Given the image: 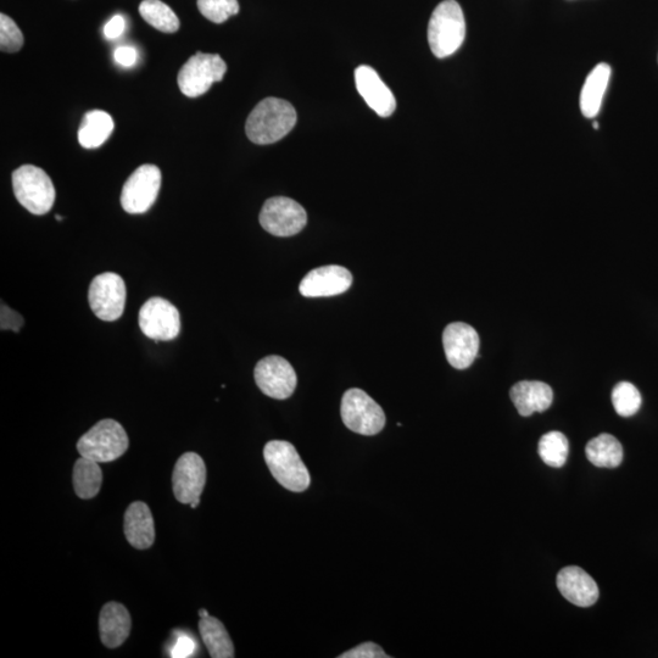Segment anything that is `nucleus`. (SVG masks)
I'll list each match as a JSON object with an SVG mask.
<instances>
[{"label":"nucleus","instance_id":"nucleus-1","mask_svg":"<svg viewBox=\"0 0 658 658\" xmlns=\"http://www.w3.org/2000/svg\"><path fill=\"white\" fill-rule=\"evenodd\" d=\"M297 111L291 103L278 98L262 100L250 113L245 132L255 144L267 146L281 141L297 124Z\"/></svg>","mask_w":658,"mask_h":658},{"label":"nucleus","instance_id":"nucleus-2","mask_svg":"<svg viewBox=\"0 0 658 658\" xmlns=\"http://www.w3.org/2000/svg\"><path fill=\"white\" fill-rule=\"evenodd\" d=\"M466 38L464 11L455 0H444L434 9L428 25V43L439 59L457 52Z\"/></svg>","mask_w":658,"mask_h":658},{"label":"nucleus","instance_id":"nucleus-3","mask_svg":"<svg viewBox=\"0 0 658 658\" xmlns=\"http://www.w3.org/2000/svg\"><path fill=\"white\" fill-rule=\"evenodd\" d=\"M264 457L272 476L283 488L300 493L310 487L308 467L300 459L293 444L284 440H272L265 446Z\"/></svg>","mask_w":658,"mask_h":658},{"label":"nucleus","instance_id":"nucleus-4","mask_svg":"<svg viewBox=\"0 0 658 658\" xmlns=\"http://www.w3.org/2000/svg\"><path fill=\"white\" fill-rule=\"evenodd\" d=\"M13 188L18 202L33 215L48 214L57 197L46 171L33 165H24L14 171Z\"/></svg>","mask_w":658,"mask_h":658},{"label":"nucleus","instance_id":"nucleus-5","mask_svg":"<svg viewBox=\"0 0 658 658\" xmlns=\"http://www.w3.org/2000/svg\"><path fill=\"white\" fill-rule=\"evenodd\" d=\"M127 433L119 422L103 420L93 426L78 440L77 450L81 456L99 462H111L120 459L128 449Z\"/></svg>","mask_w":658,"mask_h":658},{"label":"nucleus","instance_id":"nucleus-6","mask_svg":"<svg viewBox=\"0 0 658 658\" xmlns=\"http://www.w3.org/2000/svg\"><path fill=\"white\" fill-rule=\"evenodd\" d=\"M340 415L344 425L361 436H376L386 426V414L364 390L349 389L344 394Z\"/></svg>","mask_w":658,"mask_h":658},{"label":"nucleus","instance_id":"nucleus-7","mask_svg":"<svg viewBox=\"0 0 658 658\" xmlns=\"http://www.w3.org/2000/svg\"><path fill=\"white\" fill-rule=\"evenodd\" d=\"M227 65L220 55L198 52L182 66L178 74V87L184 96H203L215 82L222 81Z\"/></svg>","mask_w":658,"mask_h":658},{"label":"nucleus","instance_id":"nucleus-8","mask_svg":"<svg viewBox=\"0 0 658 658\" xmlns=\"http://www.w3.org/2000/svg\"><path fill=\"white\" fill-rule=\"evenodd\" d=\"M161 171L155 165H142L133 172L122 188L121 205L128 214H146L152 208L161 188Z\"/></svg>","mask_w":658,"mask_h":658},{"label":"nucleus","instance_id":"nucleus-9","mask_svg":"<svg viewBox=\"0 0 658 658\" xmlns=\"http://www.w3.org/2000/svg\"><path fill=\"white\" fill-rule=\"evenodd\" d=\"M126 284L114 272L97 276L89 286L88 301L98 319L114 322L124 315L126 304Z\"/></svg>","mask_w":658,"mask_h":658},{"label":"nucleus","instance_id":"nucleus-10","mask_svg":"<svg viewBox=\"0 0 658 658\" xmlns=\"http://www.w3.org/2000/svg\"><path fill=\"white\" fill-rule=\"evenodd\" d=\"M259 219L262 228L277 237L295 236L308 223V215L303 206L286 197L267 200L262 206Z\"/></svg>","mask_w":658,"mask_h":658},{"label":"nucleus","instance_id":"nucleus-11","mask_svg":"<svg viewBox=\"0 0 658 658\" xmlns=\"http://www.w3.org/2000/svg\"><path fill=\"white\" fill-rule=\"evenodd\" d=\"M139 327L155 342H170L181 332V315L169 300L152 298L139 311Z\"/></svg>","mask_w":658,"mask_h":658},{"label":"nucleus","instance_id":"nucleus-12","mask_svg":"<svg viewBox=\"0 0 658 658\" xmlns=\"http://www.w3.org/2000/svg\"><path fill=\"white\" fill-rule=\"evenodd\" d=\"M254 377L261 392L277 400L291 398L298 383L293 366L286 359L275 355L258 362Z\"/></svg>","mask_w":658,"mask_h":658},{"label":"nucleus","instance_id":"nucleus-13","mask_svg":"<svg viewBox=\"0 0 658 658\" xmlns=\"http://www.w3.org/2000/svg\"><path fill=\"white\" fill-rule=\"evenodd\" d=\"M206 484L205 462L198 454L186 453L177 460L172 473V487L181 504L191 505L200 499Z\"/></svg>","mask_w":658,"mask_h":658},{"label":"nucleus","instance_id":"nucleus-14","mask_svg":"<svg viewBox=\"0 0 658 658\" xmlns=\"http://www.w3.org/2000/svg\"><path fill=\"white\" fill-rule=\"evenodd\" d=\"M443 344L446 359L457 370H466L478 356L479 336L467 323H450L444 329Z\"/></svg>","mask_w":658,"mask_h":658},{"label":"nucleus","instance_id":"nucleus-15","mask_svg":"<svg viewBox=\"0 0 658 658\" xmlns=\"http://www.w3.org/2000/svg\"><path fill=\"white\" fill-rule=\"evenodd\" d=\"M353 276L343 266L329 265L312 270L299 286L300 294L306 298L334 297L348 291Z\"/></svg>","mask_w":658,"mask_h":658},{"label":"nucleus","instance_id":"nucleus-16","mask_svg":"<svg viewBox=\"0 0 658 658\" xmlns=\"http://www.w3.org/2000/svg\"><path fill=\"white\" fill-rule=\"evenodd\" d=\"M355 83L360 96L377 115L389 117L397 109L393 92L371 66L362 65L355 70Z\"/></svg>","mask_w":658,"mask_h":658},{"label":"nucleus","instance_id":"nucleus-17","mask_svg":"<svg viewBox=\"0 0 658 658\" xmlns=\"http://www.w3.org/2000/svg\"><path fill=\"white\" fill-rule=\"evenodd\" d=\"M556 583L563 598L578 607L593 606L599 599L598 584L581 567L563 568L557 574Z\"/></svg>","mask_w":658,"mask_h":658},{"label":"nucleus","instance_id":"nucleus-18","mask_svg":"<svg viewBox=\"0 0 658 658\" xmlns=\"http://www.w3.org/2000/svg\"><path fill=\"white\" fill-rule=\"evenodd\" d=\"M132 629L130 612L119 602H108L99 616L100 640L109 649L125 643Z\"/></svg>","mask_w":658,"mask_h":658},{"label":"nucleus","instance_id":"nucleus-19","mask_svg":"<svg viewBox=\"0 0 658 658\" xmlns=\"http://www.w3.org/2000/svg\"><path fill=\"white\" fill-rule=\"evenodd\" d=\"M510 398L518 414L528 417L534 412H544L554 401V392L549 384L539 381L518 382L511 388Z\"/></svg>","mask_w":658,"mask_h":658},{"label":"nucleus","instance_id":"nucleus-20","mask_svg":"<svg viewBox=\"0 0 658 658\" xmlns=\"http://www.w3.org/2000/svg\"><path fill=\"white\" fill-rule=\"evenodd\" d=\"M124 531L128 543L133 548L146 550L154 544V518L147 504L136 501L128 506L125 513Z\"/></svg>","mask_w":658,"mask_h":658},{"label":"nucleus","instance_id":"nucleus-21","mask_svg":"<svg viewBox=\"0 0 658 658\" xmlns=\"http://www.w3.org/2000/svg\"><path fill=\"white\" fill-rule=\"evenodd\" d=\"M611 74V66L601 63L590 72L585 80L579 105H581L582 114L587 119H594L599 115Z\"/></svg>","mask_w":658,"mask_h":658},{"label":"nucleus","instance_id":"nucleus-22","mask_svg":"<svg viewBox=\"0 0 658 658\" xmlns=\"http://www.w3.org/2000/svg\"><path fill=\"white\" fill-rule=\"evenodd\" d=\"M114 120L103 110L88 111L83 117L78 142L86 149H96L103 146L114 131Z\"/></svg>","mask_w":658,"mask_h":658},{"label":"nucleus","instance_id":"nucleus-23","mask_svg":"<svg viewBox=\"0 0 658 658\" xmlns=\"http://www.w3.org/2000/svg\"><path fill=\"white\" fill-rule=\"evenodd\" d=\"M200 635L213 658H233L234 646L227 629L215 617L200 618Z\"/></svg>","mask_w":658,"mask_h":658},{"label":"nucleus","instance_id":"nucleus-24","mask_svg":"<svg viewBox=\"0 0 658 658\" xmlns=\"http://www.w3.org/2000/svg\"><path fill=\"white\" fill-rule=\"evenodd\" d=\"M72 483H74L75 493L78 498H96L103 484V472L99 462L81 456V459H78L74 466Z\"/></svg>","mask_w":658,"mask_h":658},{"label":"nucleus","instance_id":"nucleus-25","mask_svg":"<svg viewBox=\"0 0 658 658\" xmlns=\"http://www.w3.org/2000/svg\"><path fill=\"white\" fill-rule=\"evenodd\" d=\"M585 455L596 467L616 468L623 461V446L611 434H600L587 444Z\"/></svg>","mask_w":658,"mask_h":658},{"label":"nucleus","instance_id":"nucleus-26","mask_svg":"<svg viewBox=\"0 0 658 658\" xmlns=\"http://www.w3.org/2000/svg\"><path fill=\"white\" fill-rule=\"evenodd\" d=\"M139 14L150 26L161 32L175 33L180 29V20L175 11L161 0H143L139 5Z\"/></svg>","mask_w":658,"mask_h":658},{"label":"nucleus","instance_id":"nucleus-27","mask_svg":"<svg viewBox=\"0 0 658 658\" xmlns=\"http://www.w3.org/2000/svg\"><path fill=\"white\" fill-rule=\"evenodd\" d=\"M568 440L561 432L546 433L540 439L538 453L545 465L552 468L565 466L568 456Z\"/></svg>","mask_w":658,"mask_h":658},{"label":"nucleus","instance_id":"nucleus-28","mask_svg":"<svg viewBox=\"0 0 658 658\" xmlns=\"http://www.w3.org/2000/svg\"><path fill=\"white\" fill-rule=\"evenodd\" d=\"M641 394L637 387L629 382L618 383L612 390V404L618 415L632 417L640 410Z\"/></svg>","mask_w":658,"mask_h":658},{"label":"nucleus","instance_id":"nucleus-29","mask_svg":"<svg viewBox=\"0 0 658 658\" xmlns=\"http://www.w3.org/2000/svg\"><path fill=\"white\" fill-rule=\"evenodd\" d=\"M198 9L206 19L223 24L239 13L238 0H198Z\"/></svg>","mask_w":658,"mask_h":658},{"label":"nucleus","instance_id":"nucleus-30","mask_svg":"<svg viewBox=\"0 0 658 658\" xmlns=\"http://www.w3.org/2000/svg\"><path fill=\"white\" fill-rule=\"evenodd\" d=\"M24 46V35L19 26L8 15H0V49L2 52L16 53Z\"/></svg>","mask_w":658,"mask_h":658},{"label":"nucleus","instance_id":"nucleus-31","mask_svg":"<svg viewBox=\"0 0 658 658\" xmlns=\"http://www.w3.org/2000/svg\"><path fill=\"white\" fill-rule=\"evenodd\" d=\"M340 658H388L389 656L384 652L381 646L373 643H364L356 648L351 649L345 654L340 655Z\"/></svg>","mask_w":658,"mask_h":658},{"label":"nucleus","instance_id":"nucleus-32","mask_svg":"<svg viewBox=\"0 0 658 658\" xmlns=\"http://www.w3.org/2000/svg\"><path fill=\"white\" fill-rule=\"evenodd\" d=\"M24 323H25L24 319H22L21 315H19L18 312L11 310L9 306L2 303L3 331H7V329H11V331L19 332L21 327L24 326Z\"/></svg>","mask_w":658,"mask_h":658},{"label":"nucleus","instance_id":"nucleus-33","mask_svg":"<svg viewBox=\"0 0 658 658\" xmlns=\"http://www.w3.org/2000/svg\"><path fill=\"white\" fill-rule=\"evenodd\" d=\"M114 59L117 64L131 68L137 61V50L133 47H119L115 50Z\"/></svg>","mask_w":658,"mask_h":658},{"label":"nucleus","instance_id":"nucleus-34","mask_svg":"<svg viewBox=\"0 0 658 658\" xmlns=\"http://www.w3.org/2000/svg\"><path fill=\"white\" fill-rule=\"evenodd\" d=\"M126 21L124 16L116 15L104 27V36L108 39L119 38L125 32Z\"/></svg>","mask_w":658,"mask_h":658},{"label":"nucleus","instance_id":"nucleus-35","mask_svg":"<svg viewBox=\"0 0 658 658\" xmlns=\"http://www.w3.org/2000/svg\"><path fill=\"white\" fill-rule=\"evenodd\" d=\"M193 643L188 638H182L178 641L176 649L174 651V657H186L192 654L193 652Z\"/></svg>","mask_w":658,"mask_h":658},{"label":"nucleus","instance_id":"nucleus-36","mask_svg":"<svg viewBox=\"0 0 658 658\" xmlns=\"http://www.w3.org/2000/svg\"><path fill=\"white\" fill-rule=\"evenodd\" d=\"M209 616H210L209 612L206 611L205 609L199 610V617L200 618H206V617H209Z\"/></svg>","mask_w":658,"mask_h":658},{"label":"nucleus","instance_id":"nucleus-37","mask_svg":"<svg viewBox=\"0 0 658 658\" xmlns=\"http://www.w3.org/2000/svg\"><path fill=\"white\" fill-rule=\"evenodd\" d=\"M199 504H200V499L193 501V503L191 504L192 509H197Z\"/></svg>","mask_w":658,"mask_h":658},{"label":"nucleus","instance_id":"nucleus-38","mask_svg":"<svg viewBox=\"0 0 658 658\" xmlns=\"http://www.w3.org/2000/svg\"><path fill=\"white\" fill-rule=\"evenodd\" d=\"M593 126H594L595 130H599V124H598V122H594Z\"/></svg>","mask_w":658,"mask_h":658},{"label":"nucleus","instance_id":"nucleus-39","mask_svg":"<svg viewBox=\"0 0 658 658\" xmlns=\"http://www.w3.org/2000/svg\"><path fill=\"white\" fill-rule=\"evenodd\" d=\"M57 220L58 221H63V217H61L60 215H57Z\"/></svg>","mask_w":658,"mask_h":658}]
</instances>
